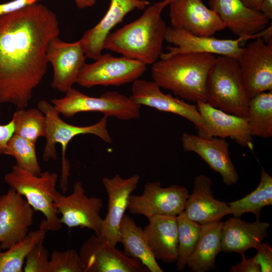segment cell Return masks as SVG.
Returning <instances> with one entry per match:
<instances>
[{
    "label": "cell",
    "mask_w": 272,
    "mask_h": 272,
    "mask_svg": "<svg viewBox=\"0 0 272 272\" xmlns=\"http://www.w3.org/2000/svg\"><path fill=\"white\" fill-rule=\"evenodd\" d=\"M59 33L56 14L37 2L0 17V106H28L47 71L48 44Z\"/></svg>",
    "instance_id": "cell-1"
},
{
    "label": "cell",
    "mask_w": 272,
    "mask_h": 272,
    "mask_svg": "<svg viewBox=\"0 0 272 272\" xmlns=\"http://www.w3.org/2000/svg\"><path fill=\"white\" fill-rule=\"evenodd\" d=\"M169 2L163 0L149 5L137 19L110 32L104 40L103 49L146 65L154 63L162 53L168 27L161 14Z\"/></svg>",
    "instance_id": "cell-2"
},
{
    "label": "cell",
    "mask_w": 272,
    "mask_h": 272,
    "mask_svg": "<svg viewBox=\"0 0 272 272\" xmlns=\"http://www.w3.org/2000/svg\"><path fill=\"white\" fill-rule=\"evenodd\" d=\"M216 58L207 53H178L153 63L152 78L160 88L182 99L206 102L207 80Z\"/></svg>",
    "instance_id": "cell-3"
},
{
    "label": "cell",
    "mask_w": 272,
    "mask_h": 272,
    "mask_svg": "<svg viewBox=\"0 0 272 272\" xmlns=\"http://www.w3.org/2000/svg\"><path fill=\"white\" fill-rule=\"evenodd\" d=\"M58 175L48 171L34 175L17 165L4 176L5 182L23 196L33 209L45 217L40 225L47 231H57L62 225L55 203L61 193L56 188Z\"/></svg>",
    "instance_id": "cell-4"
},
{
    "label": "cell",
    "mask_w": 272,
    "mask_h": 272,
    "mask_svg": "<svg viewBox=\"0 0 272 272\" xmlns=\"http://www.w3.org/2000/svg\"><path fill=\"white\" fill-rule=\"evenodd\" d=\"M206 102L225 112L247 117L249 99L237 60L216 57L206 82Z\"/></svg>",
    "instance_id": "cell-5"
},
{
    "label": "cell",
    "mask_w": 272,
    "mask_h": 272,
    "mask_svg": "<svg viewBox=\"0 0 272 272\" xmlns=\"http://www.w3.org/2000/svg\"><path fill=\"white\" fill-rule=\"evenodd\" d=\"M37 108L45 116L47 122L46 134L45 137L46 144L42 153L44 161L57 159L56 145L60 144L61 146V175L60 187L65 193L68 189L69 177L71 169L70 163L65 154L67 146L70 142L80 134H90L95 135L108 144L112 140L107 128V117L104 116L96 123L88 126H77L69 124L62 120L59 114L52 103L45 100H40Z\"/></svg>",
    "instance_id": "cell-6"
},
{
    "label": "cell",
    "mask_w": 272,
    "mask_h": 272,
    "mask_svg": "<svg viewBox=\"0 0 272 272\" xmlns=\"http://www.w3.org/2000/svg\"><path fill=\"white\" fill-rule=\"evenodd\" d=\"M51 103L59 114L71 118L78 113L99 112L104 116L123 120L140 117L141 105L117 91H107L99 97H91L72 88L61 98L53 99Z\"/></svg>",
    "instance_id": "cell-7"
},
{
    "label": "cell",
    "mask_w": 272,
    "mask_h": 272,
    "mask_svg": "<svg viewBox=\"0 0 272 272\" xmlns=\"http://www.w3.org/2000/svg\"><path fill=\"white\" fill-rule=\"evenodd\" d=\"M146 68L147 65L135 59L102 54L94 62L83 65L76 83L87 88L96 86H119L140 79Z\"/></svg>",
    "instance_id": "cell-8"
},
{
    "label": "cell",
    "mask_w": 272,
    "mask_h": 272,
    "mask_svg": "<svg viewBox=\"0 0 272 272\" xmlns=\"http://www.w3.org/2000/svg\"><path fill=\"white\" fill-rule=\"evenodd\" d=\"M79 254L83 272H149L138 259L127 256L105 238L91 235Z\"/></svg>",
    "instance_id": "cell-9"
},
{
    "label": "cell",
    "mask_w": 272,
    "mask_h": 272,
    "mask_svg": "<svg viewBox=\"0 0 272 272\" xmlns=\"http://www.w3.org/2000/svg\"><path fill=\"white\" fill-rule=\"evenodd\" d=\"M189 194L183 186L162 187L160 181L149 182L141 195L130 196L127 209L132 214L142 215L148 219L155 215L177 216L183 211Z\"/></svg>",
    "instance_id": "cell-10"
},
{
    "label": "cell",
    "mask_w": 272,
    "mask_h": 272,
    "mask_svg": "<svg viewBox=\"0 0 272 272\" xmlns=\"http://www.w3.org/2000/svg\"><path fill=\"white\" fill-rule=\"evenodd\" d=\"M131 93L129 97L134 102L182 116L193 123L199 136L211 138L196 105L186 103L170 94L164 93L154 81L140 79L135 80L132 83Z\"/></svg>",
    "instance_id": "cell-11"
},
{
    "label": "cell",
    "mask_w": 272,
    "mask_h": 272,
    "mask_svg": "<svg viewBox=\"0 0 272 272\" xmlns=\"http://www.w3.org/2000/svg\"><path fill=\"white\" fill-rule=\"evenodd\" d=\"M237 61L249 99L272 91V40L254 39L243 47Z\"/></svg>",
    "instance_id": "cell-12"
},
{
    "label": "cell",
    "mask_w": 272,
    "mask_h": 272,
    "mask_svg": "<svg viewBox=\"0 0 272 272\" xmlns=\"http://www.w3.org/2000/svg\"><path fill=\"white\" fill-rule=\"evenodd\" d=\"M60 215V221L69 228L80 227L100 234L103 218L100 215L103 207L100 197L88 196L80 181L73 185L72 193L64 196L61 193L55 203Z\"/></svg>",
    "instance_id": "cell-13"
},
{
    "label": "cell",
    "mask_w": 272,
    "mask_h": 272,
    "mask_svg": "<svg viewBox=\"0 0 272 272\" xmlns=\"http://www.w3.org/2000/svg\"><path fill=\"white\" fill-rule=\"evenodd\" d=\"M251 38V35H248L238 37L236 39H218L213 36H197L169 27L167 28L165 40L173 46H168V51L162 52L160 58H166L178 53H207L238 60L243 48L240 43Z\"/></svg>",
    "instance_id": "cell-14"
},
{
    "label": "cell",
    "mask_w": 272,
    "mask_h": 272,
    "mask_svg": "<svg viewBox=\"0 0 272 272\" xmlns=\"http://www.w3.org/2000/svg\"><path fill=\"white\" fill-rule=\"evenodd\" d=\"M35 210L13 188L0 196V248L22 240L33 224Z\"/></svg>",
    "instance_id": "cell-15"
},
{
    "label": "cell",
    "mask_w": 272,
    "mask_h": 272,
    "mask_svg": "<svg viewBox=\"0 0 272 272\" xmlns=\"http://www.w3.org/2000/svg\"><path fill=\"white\" fill-rule=\"evenodd\" d=\"M48 63L53 68L51 86L65 93L76 83L86 56L81 41L66 42L56 36L49 42L46 52Z\"/></svg>",
    "instance_id": "cell-16"
},
{
    "label": "cell",
    "mask_w": 272,
    "mask_h": 272,
    "mask_svg": "<svg viewBox=\"0 0 272 272\" xmlns=\"http://www.w3.org/2000/svg\"><path fill=\"white\" fill-rule=\"evenodd\" d=\"M172 27L201 36H213L226 28L223 21L202 0H170Z\"/></svg>",
    "instance_id": "cell-17"
},
{
    "label": "cell",
    "mask_w": 272,
    "mask_h": 272,
    "mask_svg": "<svg viewBox=\"0 0 272 272\" xmlns=\"http://www.w3.org/2000/svg\"><path fill=\"white\" fill-rule=\"evenodd\" d=\"M140 180L138 174L127 178L115 174L112 178L102 179L108 200L107 213L99 236L114 246L119 243L120 225L127 209L129 197L137 189Z\"/></svg>",
    "instance_id": "cell-18"
},
{
    "label": "cell",
    "mask_w": 272,
    "mask_h": 272,
    "mask_svg": "<svg viewBox=\"0 0 272 272\" xmlns=\"http://www.w3.org/2000/svg\"><path fill=\"white\" fill-rule=\"evenodd\" d=\"M181 140L184 151L199 155L213 170L220 174L225 185L231 186L237 182L239 176L230 158L229 144L225 139L206 138L184 132Z\"/></svg>",
    "instance_id": "cell-19"
},
{
    "label": "cell",
    "mask_w": 272,
    "mask_h": 272,
    "mask_svg": "<svg viewBox=\"0 0 272 272\" xmlns=\"http://www.w3.org/2000/svg\"><path fill=\"white\" fill-rule=\"evenodd\" d=\"M150 5L147 0H110L106 13L93 27L87 30L80 39L86 57L95 60L101 54L107 36L125 16L135 10H144Z\"/></svg>",
    "instance_id": "cell-20"
},
{
    "label": "cell",
    "mask_w": 272,
    "mask_h": 272,
    "mask_svg": "<svg viewBox=\"0 0 272 272\" xmlns=\"http://www.w3.org/2000/svg\"><path fill=\"white\" fill-rule=\"evenodd\" d=\"M212 181L204 174L196 176L193 180V189L186 200L183 211L189 220L200 225L221 221L230 215L228 203L216 199L212 190Z\"/></svg>",
    "instance_id": "cell-21"
},
{
    "label": "cell",
    "mask_w": 272,
    "mask_h": 272,
    "mask_svg": "<svg viewBox=\"0 0 272 272\" xmlns=\"http://www.w3.org/2000/svg\"><path fill=\"white\" fill-rule=\"evenodd\" d=\"M214 11L235 35H251L266 28L269 21L259 11L247 7L241 0H208Z\"/></svg>",
    "instance_id": "cell-22"
},
{
    "label": "cell",
    "mask_w": 272,
    "mask_h": 272,
    "mask_svg": "<svg viewBox=\"0 0 272 272\" xmlns=\"http://www.w3.org/2000/svg\"><path fill=\"white\" fill-rule=\"evenodd\" d=\"M197 108L202 117L210 138H230L242 147L253 150V138L247 117L236 116L198 101Z\"/></svg>",
    "instance_id": "cell-23"
},
{
    "label": "cell",
    "mask_w": 272,
    "mask_h": 272,
    "mask_svg": "<svg viewBox=\"0 0 272 272\" xmlns=\"http://www.w3.org/2000/svg\"><path fill=\"white\" fill-rule=\"evenodd\" d=\"M269 224L257 219L253 222L239 217L229 218L223 222L221 236V250L226 252L245 253L256 247L268 237Z\"/></svg>",
    "instance_id": "cell-24"
},
{
    "label": "cell",
    "mask_w": 272,
    "mask_h": 272,
    "mask_svg": "<svg viewBox=\"0 0 272 272\" xmlns=\"http://www.w3.org/2000/svg\"><path fill=\"white\" fill-rule=\"evenodd\" d=\"M143 229L156 260L171 263L178 258V223L177 216L155 215L148 219Z\"/></svg>",
    "instance_id": "cell-25"
},
{
    "label": "cell",
    "mask_w": 272,
    "mask_h": 272,
    "mask_svg": "<svg viewBox=\"0 0 272 272\" xmlns=\"http://www.w3.org/2000/svg\"><path fill=\"white\" fill-rule=\"evenodd\" d=\"M223 222L218 221L201 225L195 247L187 265L193 272H207L216 267V256L221 250V236Z\"/></svg>",
    "instance_id": "cell-26"
},
{
    "label": "cell",
    "mask_w": 272,
    "mask_h": 272,
    "mask_svg": "<svg viewBox=\"0 0 272 272\" xmlns=\"http://www.w3.org/2000/svg\"><path fill=\"white\" fill-rule=\"evenodd\" d=\"M119 243L128 256L139 260L150 272H163L157 262L144 231L134 220L125 214L119 227Z\"/></svg>",
    "instance_id": "cell-27"
},
{
    "label": "cell",
    "mask_w": 272,
    "mask_h": 272,
    "mask_svg": "<svg viewBox=\"0 0 272 272\" xmlns=\"http://www.w3.org/2000/svg\"><path fill=\"white\" fill-rule=\"evenodd\" d=\"M228 205L231 214L235 217L250 213L259 219L262 209L272 205V177L261 167L260 180L257 187L243 198Z\"/></svg>",
    "instance_id": "cell-28"
},
{
    "label": "cell",
    "mask_w": 272,
    "mask_h": 272,
    "mask_svg": "<svg viewBox=\"0 0 272 272\" xmlns=\"http://www.w3.org/2000/svg\"><path fill=\"white\" fill-rule=\"evenodd\" d=\"M247 118L252 136L272 137V91L260 93L249 99Z\"/></svg>",
    "instance_id": "cell-29"
},
{
    "label": "cell",
    "mask_w": 272,
    "mask_h": 272,
    "mask_svg": "<svg viewBox=\"0 0 272 272\" xmlns=\"http://www.w3.org/2000/svg\"><path fill=\"white\" fill-rule=\"evenodd\" d=\"M47 231L39 225V228L29 232L21 241L8 249L0 248V272H22L27 255L38 243L43 242Z\"/></svg>",
    "instance_id": "cell-30"
},
{
    "label": "cell",
    "mask_w": 272,
    "mask_h": 272,
    "mask_svg": "<svg viewBox=\"0 0 272 272\" xmlns=\"http://www.w3.org/2000/svg\"><path fill=\"white\" fill-rule=\"evenodd\" d=\"M14 134L36 143L45 137L47 122L45 115L38 108L18 109L13 115Z\"/></svg>",
    "instance_id": "cell-31"
},
{
    "label": "cell",
    "mask_w": 272,
    "mask_h": 272,
    "mask_svg": "<svg viewBox=\"0 0 272 272\" xmlns=\"http://www.w3.org/2000/svg\"><path fill=\"white\" fill-rule=\"evenodd\" d=\"M35 144L14 134L6 144L4 155L13 157L16 165L20 167L39 175L42 172L37 158Z\"/></svg>",
    "instance_id": "cell-32"
},
{
    "label": "cell",
    "mask_w": 272,
    "mask_h": 272,
    "mask_svg": "<svg viewBox=\"0 0 272 272\" xmlns=\"http://www.w3.org/2000/svg\"><path fill=\"white\" fill-rule=\"evenodd\" d=\"M178 223V255L176 269L183 270L193 252L200 234L201 225L188 219L181 212L177 216Z\"/></svg>",
    "instance_id": "cell-33"
},
{
    "label": "cell",
    "mask_w": 272,
    "mask_h": 272,
    "mask_svg": "<svg viewBox=\"0 0 272 272\" xmlns=\"http://www.w3.org/2000/svg\"><path fill=\"white\" fill-rule=\"evenodd\" d=\"M47 272H83L79 253L74 249L63 252L53 250Z\"/></svg>",
    "instance_id": "cell-34"
},
{
    "label": "cell",
    "mask_w": 272,
    "mask_h": 272,
    "mask_svg": "<svg viewBox=\"0 0 272 272\" xmlns=\"http://www.w3.org/2000/svg\"><path fill=\"white\" fill-rule=\"evenodd\" d=\"M43 242L36 244L28 253L25 259L23 271L47 272L49 254Z\"/></svg>",
    "instance_id": "cell-35"
},
{
    "label": "cell",
    "mask_w": 272,
    "mask_h": 272,
    "mask_svg": "<svg viewBox=\"0 0 272 272\" xmlns=\"http://www.w3.org/2000/svg\"><path fill=\"white\" fill-rule=\"evenodd\" d=\"M255 249L257 253L253 257L260 267V272H271L272 248L270 244L261 242Z\"/></svg>",
    "instance_id": "cell-36"
},
{
    "label": "cell",
    "mask_w": 272,
    "mask_h": 272,
    "mask_svg": "<svg viewBox=\"0 0 272 272\" xmlns=\"http://www.w3.org/2000/svg\"><path fill=\"white\" fill-rule=\"evenodd\" d=\"M242 260L240 263L232 265L229 269L230 272H260L259 265L254 257L246 258L245 253L241 254Z\"/></svg>",
    "instance_id": "cell-37"
},
{
    "label": "cell",
    "mask_w": 272,
    "mask_h": 272,
    "mask_svg": "<svg viewBox=\"0 0 272 272\" xmlns=\"http://www.w3.org/2000/svg\"><path fill=\"white\" fill-rule=\"evenodd\" d=\"M39 1L41 0H13L5 3L0 4V17L15 12Z\"/></svg>",
    "instance_id": "cell-38"
},
{
    "label": "cell",
    "mask_w": 272,
    "mask_h": 272,
    "mask_svg": "<svg viewBox=\"0 0 272 272\" xmlns=\"http://www.w3.org/2000/svg\"><path fill=\"white\" fill-rule=\"evenodd\" d=\"M14 132V126L12 119L7 123L0 124V155H4L6 144Z\"/></svg>",
    "instance_id": "cell-39"
},
{
    "label": "cell",
    "mask_w": 272,
    "mask_h": 272,
    "mask_svg": "<svg viewBox=\"0 0 272 272\" xmlns=\"http://www.w3.org/2000/svg\"><path fill=\"white\" fill-rule=\"evenodd\" d=\"M269 20L272 19V0H262L259 10Z\"/></svg>",
    "instance_id": "cell-40"
},
{
    "label": "cell",
    "mask_w": 272,
    "mask_h": 272,
    "mask_svg": "<svg viewBox=\"0 0 272 272\" xmlns=\"http://www.w3.org/2000/svg\"><path fill=\"white\" fill-rule=\"evenodd\" d=\"M97 0H74L77 7L80 9L92 7L95 5Z\"/></svg>",
    "instance_id": "cell-41"
},
{
    "label": "cell",
    "mask_w": 272,
    "mask_h": 272,
    "mask_svg": "<svg viewBox=\"0 0 272 272\" xmlns=\"http://www.w3.org/2000/svg\"><path fill=\"white\" fill-rule=\"evenodd\" d=\"M248 8L259 11L262 0H241Z\"/></svg>",
    "instance_id": "cell-42"
}]
</instances>
